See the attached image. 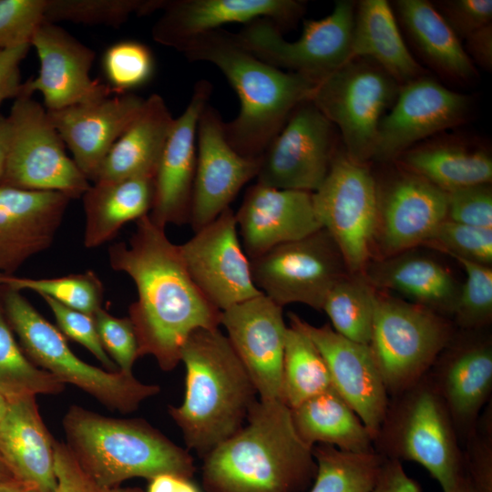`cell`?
<instances>
[{"instance_id":"6da1fadb","label":"cell","mask_w":492,"mask_h":492,"mask_svg":"<svg viewBox=\"0 0 492 492\" xmlns=\"http://www.w3.org/2000/svg\"><path fill=\"white\" fill-rule=\"evenodd\" d=\"M113 270L134 282L138 300L129 306L139 357L150 354L166 372L180 362L188 337L198 329L219 328L220 311L202 294L189 274L178 245L149 214L137 220L129 244L109 248Z\"/></svg>"},{"instance_id":"7a4b0ae2","label":"cell","mask_w":492,"mask_h":492,"mask_svg":"<svg viewBox=\"0 0 492 492\" xmlns=\"http://www.w3.org/2000/svg\"><path fill=\"white\" fill-rule=\"evenodd\" d=\"M313 447L282 400H257L244 425L204 456V492H302L314 479Z\"/></svg>"},{"instance_id":"3957f363","label":"cell","mask_w":492,"mask_h":492,"mask_svg":"<svg viewBox=\"0 0 492 492\" xmlns=\"http://www.w3.org/2000/svg\"><path fill=\"white\" fill-rule=\"evenodd\" d=\"M179 51L191 61L215 65L240 99L237 117L224 123L228 143L240 155L259 159L293 109L309 100L316 83L271 66L222 28L198 36Z\"/></svg>"},{"instance_id":"277c9868","label":"cell","mask_w":492,"mask_h":492,"mask_svg":"<svg viewBox=\"0 0 492 492\" xmlns=\"http://www.w3.org/2000/svg\"><path fill=\"white\" fill-rule=\"evenodd\" d=\"M180 361L186 369L184 398L169 413L188 448L202 458L244 425L258 394L219 328L191 333Z\"/></svg>"},{"instance_id":"5b68a950","label":"cell","mask_w":492,"mask_h":492,"mask_svg":"<svg viewBox=\"0 0 492 492\" xmlns=\"http://www.w3.org/2000/svg\"><path fill=\"white\" fill-rule=\"evenodd\" d=\"M62 425L65 444L103 487H118L133 477L150 480L161 474L192 478L196 472L190 452L143 419L112 418L73 405Z\"/></svg>"},{"instance_id":"8992f818","label":"cell","mask_w":492,"mask_h":492,"mask_svg":"<svg viewBox=\"0 0 492 492\" xmlns=\"http://www.w3.org/2000/svg\"><path fill=\"white\" fill-rule=\"evenodd\" d=\"M374 447L385 459L420 464L443 492L465 472L454 422L428 373L389 400Z\"/></svg>"},{"instance_id":"52a82bcc","label":"cell","mask_w":492,"mask_h":492,"mask_svg":"<svg viewBox=\"0 0 492 492\" xmlns=\"http://www.w3.org/2000/svg\"><path fill=\"white\" fill-rule=\"evenodd\" d=\"M3 289L2 309L24 352L34 364L58 381L79 387L108 409L121 413L135 411L144 400L159 393L157 384H143L132 374L103 370L82 361L60 331L20 292Z\"/></svg>"},{"instance_id":"ba28073f","label":"cell","mask_w":492,"mask_h":492,"mask_svg":"<svg viewBox=\"0 0 492 492\" xmlns=\"http://www.w3.org/2000/svg\"><path fill=\"white\" fill-rule=\"evenodd\" d=\"M452 341V328L417 303L375 295L369 347L388 395L421 380Z\"/></svg>"},{"instance_id":"9c48e42d","label":"cell","mask_w":492,"mask_h":492,"mask_svg":"<svg viewBox=\"0 0 492 492\" xmlns=\"http://www.w3.org/2000/svg\"><path fill=\"white\" fill-rule=\"evenodd\" d=\"M400 85L374 62L353 57L317 82L310 101L340 131L349 158L372 160L379 123Z\"/></svg>"},{"instance_id":"30bf717a","label":"cell","mask_w":492,"mask_h":492,"mask_svg":"<svg viewBox=\"0 0 492 492\" xmlns=\"http://www.w3.org/2000/svg\"><path fill=\"white\" fill-rule=\"evenodd\" d=\"M355 6V1H336L330 15L304 20L302 35L293 42L285 40L278 26L266 18L247 24L234 35L261 61L317 83L353 58Z\"/></svg>"},{"instance_id":"8fae6325","label":"cell","mask_w":492,"mask_h":492,"mask_svg":"<svg viewBox=\"0 0 492 492\" xmlns=\"http://www.w3.org/2000/svg\"><path fill=\"white\" fill-rule=\"evenodd\" d=\"M10 145L1 185L83 196L90 184L65 149L46 109L32 96H18L7 116Z\"/></svg>"},{"instance_id":"7c38bea8","label":"cell","mask_w":492,"mask_h":492,"mask_svg":"<svg viewBox=\"0 0 492 492\" xmlns=\"http://www.w3.org/2000/svg\"><path fill=\"white\" fill-rule=\"evenodd\" d=\"M313 201L323 228L336 244L351 272L367 266L378 224V196L367 166L336 150Z\"/></svg>"},{"instance_id":"4fadbf2b","label":"cell","mask_w":492,"mask_h":492,"mask_svg":"<svg viewBox=\"0 0 492 492\" xmlns=\"http://www.w3.org/2000/svg\"><path fill=\"white\" fill-rule=\"evenodd\" d=\"M250 261L255 286L274 302L282 307L299 302L317 311H322L329 291L347 269L323 228Z\"/></svg>"},{"instance_id":"5bb4252c","label":"cell","mask_w":492,"mask_h":492,"mask_svg":"<svg viewBox=\"0 0 492 492\" xmlns=\"http://www.w3.org/2000/svg\"><path fill=\"white\" fill-rule=\"evenodd\" d=\"M334 126L310 100L298 105L259 158L257 182L314 192L336 152Z\"/></svg>"},{"instance_id":"9a60e30c","label":"cell","mask_w":492,"mask_h":492,"mask_svg":"<svg viewBox=\"0 0 492 492\" xmlns=\"http://www.w3.org/2000/svg\"><path fill=\"white\" fill-rule=\"evenodd\" d=\"M178 248L197 287L220 312L262 293L253 282L231 208Z\"/></svg>"},{"instance_id":"2e32d148","label":"cell","mask_w":492,"mask_h":492,"mask_svg":"<svg viewBox=\"0 0 492 492\" xmlns=\"http://www.w3.org/2000/svg\"><path fill=\"white\" fill-rule=\"evenodd\" d=\"M470 110L466 95L425 75L401 85L382 118L372 159L387 162L436 133L461 124Z\"/></svg>"},{"instance_id":"e0dca14e","label":"cell","mask_w":492,"mask_h":492,"mask_svg":"<svg viewBox=\"0 0 492 492\" xmlns=\"http://www.w3.org/2000/svg\"><path fill=\"white\" fill-rule=\"evenodd\" d=\"M30 46L36 51L39 70L35 78L22 84L20 95L41 93L46 110L95 102L113 93L107 84L90 77L95 52L64 28L45 21Z\"/></svg>"},{"instance_id":"ac0fdd59","label":"cell","mask_w":492,"mask_h":492,"mask_svg":"<svg viewBox=\"0 0 492 492\" xmlns=\"http://www.w3.org/2000/svg\"><path fill=\"white\" fill-rule=\"evenodd\" d=\"M220 324L247 370L260 400H281L287 326L282 307L265 294L220 313Z\"/></svg>"},{"instance_id":"d6986e66","label":"cell","mask_w":492,"mask_h":492,"mask_svg":"<svg viewBox=\"0 0 492 492\" xmlns=\"http://www.w3.org/2000/svg\"><path fill=\"white\" fill-rule=\"evenodd\" d=\"M197 163L190 223L194 231L230 208L241 189L259 170V159L240 155L228 143L224 122L209 104L197 128Z\"/></svg>"},{"instance_id":"ffe728a7","label":"cell","mask_w":492,"mask_h":492,"mask_svg":"<svg viewBox=\"0 0 492 492\" xmlns=\"http://www.w3.org/2000/svg\"><path fill=\"white\" fill-rule=\"evenodd\" d=\"M291 324L304 332L328 367L332 384L375 438L385 416L389 395L369 345L355 343L330 325L314 326L290 313Z\"/></svg>"},{"instance_id":"44dd1931","label":"cell","mask_w":492,"mask_h":492,"mask_svg":"<svg viewBox=\"0 0 492 492\" xmlns=\"http://www.w3.org/2000/svg\"><path fill=\"white\" fill-rule=\"evenodd\" d=\"M211 91V84L207 80L195 84L185 110L174 119L159 161L149 216L162 228L169 223H190L197 163V128Z\"/></svg>"},{"instance_id":"7402d4cb","label":"cell","mask_w":492,"mask_h":492,"mask_svg":"<svg viewBox=\"0 0 492 492\" xmlns=\"http://www.w3.org/2000/svg\"><path fill=\"white\" fill-rule=\"evenodd\" d=\"M305 5L298 0H165L151 34L155 42L179 50L198 36L230 23L266 18L280 29L294 26Z\"/></svg>"},{"instance_id":"603a6c76","label":"cell","mask_w":492,"mask_h":492,"mask_svg":"<svg viewBox=\"0 0 492 492\" xmlns=\"http://www.w3.org/2000/svg\"><path fill=\"white\" fill-rule=\"evenodd\" d=\"M377 196L375 237L390 255L426 242L446 219V192L406 169L377 186Z\"/></svg>"},{"instance_id":"cb8c5ba5","label":"cell","mask_w":492,"mask_h":492,"mask_svg":"<svg viewBox=\"0 0 492 492\" xmlns=\"http://www.w3.org/2000/svg\"><path fill=\"white\" fill-rule=\"evenodd\" d=\"M235 218L250 260L323 229L312 192L275 189L258 182L247 190Z\"/></svg>"},{"instance_id":"d4e9b609","label":"cell","mask_w":492,"mask_h":492,"mask_svg":"<svg viewBox=\"0 0 492 492\" xmlns=\"http://www.w3.org/2000/svg\"><path fill=\"white\" fill-rule=\"evenodd\" d=\"M144 102L139 96L125 93L46 111L77 168L94 181L108 153Z\"/></svg>"},{"instance_id":"484cf974","label":"cell","mask_w":492,"mask_h":492,"mask_svg":"<svg viewBox=\"0 0 492 492\" xmlns=\"http://www.w3.org/2000/svg\"><path fill=\"white\" fill-rule=\"evenodd\" d=\"M67 196L0 185V274L11 275L55 239Z\"/></svg>"},{"instance_id":"4316f807","label":"cell","mask_w":492,"mask_h":492,"mask_svg":"<svg viewBox=\"0 0 492 492\" xmlns=\"http://www.w3.org/2000/svg\"><path fill=\"white\" fill-rule=\"evenodd\" d=\"M428 372L457 435L467 437L492 390V347L488 341L456 346Z\"/></svg>"},{"instance_id":"83f0119b","label":"cell","mask_w":492,"mask_h":492,"mask_svg":"<svg viewBox=\"0 0 492 492\" xmlns=\"http://www.w3.org/2000/svg\"><path fill=\"white\" fill-rule=\"evenodd\" d=\"M54 444L36 396L9 402L0 422V453L16 479L39 492H55Z\"/></svg>"},{"instance_id":"f1b7e54d","label":"cell","mask_w":492,"mask_h":492,"mask_svg":"<svg viewBox=\"0 0 492 492\" xmlns=\"http://www.w3.org/2000/svg\"><path fill=\"white\" fill-rule=\"evenodd\" d=\"M174 119L159 94L145 102L105 158L93 183L154 178Z\"/></svg>"},{"instance_id":"f546056e","label":"cell","mask_w":492,"mask_h":492,"mask_svg":"<svg viewBox=\"0 0 492 492\" xmlns=\"http://www.w3.org/2000/svg\"><path fill=\"white\" fill-rule=\"evenodd\" d=\"M392 8L416 53L436 73L456 82H468L477 76L461 40L433 3L396 0Z\"/></svg>"},{"instance_id":"4dcf8cb0","label":"cell","mask_w":492,"mask_h":492,"mask_svg":"<svg viewBox=\"0 0 492 492\" xmlns=\"http://www.w3.org/2000/svg\"><path fill=\"white\" fill-rule=\"evenodd\" d=\"M365 280L371 286L405 294L437 314H453L460 290L440 263L406 251L371 263Z\"/></svg>"},{"instance_id":"1f68e13d","label":"cell","mask_w":492,"mask_h":492,"mask_svg":"<svg viewBox=\"0 0 492 492\" xmlns=\"http://www.w3.org/2000/svg\"><path fill=\"white\" fill-rule=\"evenodd\" d=\"M352 52L353 57L376 64L400 86L426 75L408 50L386 0L356 2Z\"/></svg>"},{"instance_id":"d6a6232c","label":"cell","mask_w":492,"mask_h":492,"mask_svg":"<svg viewBox=\"0 0 492 492\" xmlns=\"http://www.w3.org/2000/svg\"><path fill=\"white\" fill-rule=\"evenodd\" d=\"M403 167L443 190L490 183L492 159L484 148L456 138H436L407 149Z\"/></svg>"},{"instance_id":"836d02e7","label":"cell","mask_w":492,"mask_h":492,"mask_svg":"<svg viewBox=\"0 0 492 492\" xmlns=\"http://www.w3.org/2000/svg\"><path fill=\"white\" fill-rule=\"evenodd\" d=\"M154 178L134 177L93 183L83 194L86 216L84 245L96 248L112 240L120 228L149 213Z\"/></svg>"},{"instance_id":"e575fe53","label":"cell","mask_w":492,"mask_h":492,"mask_svg":"<svg viewBox=\"0 0 492 492\" xmlns=\"http://www.w3.org/2000/svg\"><path fill=\"white\" fill-rule=\"evenodd\" d=\"M291 413L299 436L311 447L323 444L352 453L375 452L367 428L333 387Z\"/></svg>"},{"instance_id":"d590c367","label":"cell","mask_w":492,"mask_h":492,"mask_svg":"<svg viewBox=\"0 0 492 492\" xmlns=\"http://www.w3.org/2000/svg\"><path fill=\"white\" fill-rule=\"evenodd\" d=\"M331 387L328 367L316 345L291 324L285 337L281 400L292 409Z\"/></svg>"},{"instance_id":"8d00e7d4","label":"cell","mask_w":492,"mask_h":492,"mask_svg":"<svg viewBox=\"0 0 492 492\" xmlns=\"http://www.w3.org/2000/svg\"><path fill=\"white\" fill-rule=\"evenodd\" d=\"M312 450L317 470L310 492H372L384 460L376 452L352 453L323 444Z\"/></svg>"},{"instance_id":"74e56055","label":"cell","mask_w":492,"mask_h":492,"mask_svg":"<svg viewBox=\"0 0 492 492\" xmlns=\"http://www.w3.org/2000/svg\"><path fill=\"white\" fill-rule=\"evenodd\" d=\"M375 295L365 279L345 274L333 285L322 310L330 318L336 333L355 343L369 345Z\"/></svg>"},{"instance_id":"f35d334b","label":"cell","mask_w":492,"mask_h":492,"mask_svg":"<svg viewBox=\"0 0 492 492\" xmlns=\"http://www.w3.org/2000/svg\"><path fill=\"white\" fill-rule=\"evenodd\" d=\"M65 388L47 371L34 364L18 346L0 306V394L8 402L36 395H56Z\"/></svg>"},{"instance_id":"ab89813d","label":"cell","mask_w":492,"mask_h":492,"mask_svg":"<svg viewBox=\"0 0 492 492\" xmlns=\"http://www.w3.org/2000/svg\"><path fill=\"white\" fill-rule=\"evenodd\" d=\"M0 284L21 292L29 290L61 304L94 315L101 307L104 287L92 271L56 278L35 279L0 274Z\"/></svg>"},{"instance_id":"60d3db41","label":"cell","mask_w":492,"mask_h":492,"mask_svg":"<svg viewBox=\"0 0 492 492\" xmlns=\"http://www.w3.org/2000/svg\"><path fill=\"white\" fill-rule=\"evenodd\" d=\"M165 0H46L45 21L119 26L131 15L162 9Z\"/></svg>"},{"instance_id":"b9f144b4","label":"cell","mask_w":492,"mask_h":492,"mask_svg":"<svg viewBox=\"0 0 492 492\" xmlns=\"http://www.w3.org/2000/svg\"><path fill=\"white\" fill-rule=\"evenodd\" d=\"M102 67L112 92L125 94L150 81L155 71V59L146 45L136 40H123L106 49Z\"/></svg>"},{"instance_id":"7bdbcfd3","label":"cell","mask_w":492,"mask_h":492,"mask_svg":"<svg viewBox=\"0 0 492 492\" xmlns=\"http://www.w3.org/2000/svg\"><path fill=\"white\" fill-rule=\"evenodd\" d=\"M466 272L465 283L453 313L456 323L464 329H477L487 324L492 317V268L456 259Z\"/></svg>"},{"instance_id":"ee69618b","label":"cell","mask_w":492,"mask_h":492,"mask_svg":"<svg viewBox=\"0 0 492 492\" xmlns=\"http://www.w3.org/2000/svg\"><path fill=\"white\" fill-rule=\"evenodd\" d=\"M455 259L490 266L492 229L475 227L446 219L426 241Z\"/></svg>"},{"instance_id":"f6af8a7d","label":"cell","mask_w":492,"mask_h":492,"mask_svg":"<svg viewBox=\"0 0 492 492\" xmlns=\"http://www.w3.org/2000/svg\"><path fill=\"white\" fill-rule=\"evenodd\" d=\"M46 0H0V50L30 41L45 22Z\"/></svg>"},{"instance_id":"bcb514c9","label":"cell","mask_w":492,"mask_h":492,"mask_svg":"<svg viewBox=\"0 0 492 492\" xmlns=\"http://www.w3.org/2000/svg\"><path fill=\"white\" fill-rule=\"evenodd\" d=\"M103 348L118 365L119 371L132 374L135 361L139 357L138 343L129 317H116L103 308L94 314Z\"/></svg>"},{"instance_id":"7dc6e473","label":"cell","mask_w":492,"mask_h":492,"mask_svg":"<svg viewBox=\"0 0 492 492\" xmlns=\"http://www.w3.org/2000/svg\"><path fill=\"white\" fill-rule=\"evenodd\" d=\"M464 470L475 492H492V414L487 408L466 437Z\"/></svg>"},{"instance_id":"c3c4849f","label":"cell","mask_w":492,"mask_h":492,"mask_svg":"<svg viewBox=\"0 0 492 492\" xmlns=\"http://www.w3.org/2000/svg\"><path fill=\"white\" fill-rule=\"evenodd\" d=\"M42 298L49 306L63 333L86 347L108 371H119L102 346L94 315L68 308L50 297L43 295Z\"/></svg>"},{"instance_id":"681fc988","label":"cell","mask_w":492,"mask_h":492,"mask_svg":"<svg viewBox=\"0 0 492 492\" xmlns=\"http://www.w3.org/2000/svg\"><path fill=\"white\" fill-rule=\"evenodd\" d=\"M446 219L455 222L492 229V188L490 183L477 184L450 191Z\"/></svg>"},{"instance_id":"f907efd6","label":"cell","mask_w":492,"mask_h":492,"mask_svg":"<svg viewBox=\"0 0 492 492\" xmlns=\"http://www.w3.org/2000/svg\"><path fill=\"white\" fill-rule=\"evenodd\" d=\"M433 5L459 39L492 24L491 0H442Z\"/></svg>"},{"instance_id":"816d5d0a","label":"cell","mask_w":492,"mask_h":492,"mask_svg":"<svg viewBox=\"0 0 492 492\" xmlns=\"http://www.w3.org/2000/svg\"><path fill=\"white\" fill-rule=\"evenodd\" d=\"M55 492H144L138 487H108L97 483L79 466L67 445L55 440Z\"/></svg>"},{"instance_id":"f5cc1de1","label":"cell","mask_w":492,"mask_h":492,"mask_svg":"<svg viewBox=\"0 0 492 492\" xmlns=\"http://www.w3.org/2000/svg\"><path fill=\"white\" fill-rule=\"evenodd\" d=\"M30 44L0 50V105L16 98L21 92L20 65L26 56Z\"/></svg>"},{"instance_id":"db71d44e","label":"cell","mask_w":492,"mask_h":492,"mask_svg":"<svg viewBox=\"0 0 492 492\" xmlns=\"http://www.w3.org/2000/svg\"><path fill=\"white\" fill-rule=\"evenodd\" d=\"M372 492H421V489L407 476L400 461L384 458Z\"/></svg>"},{"instance_id":"11a10c76","label":"cell","mask_w":492,"mask_h":492,"mask_svg":"<svg viewBox=\"0 0 492 492\" xmlns=\"http://www.w3.org/2000/svg\"><path fill=\"white\" fill-rule=\"evenodd\" d=\"M465 40V51L473 64L490 71L492 69V24L475 31Z\"/></svg>"},{"instance_id":"9f6ffc18","label":"cell","mask_w":492,"mask_h":492,"mask_svg":"<svg viewBox=\"0 0 492 492\" xmlns=\"http://www.w3.org/2000/svg\"><path fill=\"white\" fill-rule=\"evenodd\" d=\"M146 492H201V490L192 478L174 474H161L149 480Z\"/></svg>"},{"instance_id":"6f0895ef","label":"cell","mask_w":492,"mask_h":492,"mask_svg":"<svg viewBox=\"0 0 492 492\" xmlns=\"http://www.w3.org/2000/svg\"><path fill=\"white\" fill-rule=\"evenodd\" d=\"M10 133V123L7 116L0 114V185L5 174L8 157Z\"/></svg>"},{"instance_id":"680465c9","label":"cell","mask_w":492,"mask_h":492,"mask_svg":"<svg viewBox=\"0 0 492 492\" xmlns=\"http://www.w3.org/2000/svg\"><path fill=\"white\" fill-rule=\"evenodd\" d=\"M29 486L18 479L0 483V492H24Z\"/></svg>"},{"instance_id":"91938a15","label":"cell","mask_w":492,"mask_h":492,"mask_svg":"<svg viewBox=\"0 0 492 492\" xmlns=\"http://www.w3.org/2000/svg\"><path fill=\"white\" fill-rule=\"evenodd\" d=\"M448 492H475L465 472L448 490Z\"/></svg>"},{"instance_id":"94428289","label":"cell","mask_w":492,"mask_h":492,"mask_svg":"<svg viewBox=\"0 0 492 492\" xmlns=\"http://www.w3.org/2000/svg\"><path fill=\"white\" fill-rule=\"evenodd\" d=\"M16 479L0 453V483Z\"/></svg>"},{"instance_id":"6125c7cd","label":"cell","mask_w":492,"mask_h":492,"mask_svg":"<svg viewBox=\"0 0 492 492\" xmlns=\"http://www.w3.org/2000/svg\"><path fill=\"white\" fill-rule=\"evenodd\" d=\"M9 405L8 400L0 394V422L4 418L5 415L7 412Z\"/></svg>"},{"instance_id":"be15d7a7","label":"cell","mask_w":492,"mask_h":492,"mask_svg":"<svg viewBox=\"0 0 492 492\" xmlns=\"http://www.w3.org/2000/svg\"><path fill=\"white\" fill-rule=\"evenodd\" d=\"M24 492H39V491L33 487H28Z\"/></svg>"},{"instance_id":"e7e4bbea","label":"cell","mask_w":492,"mask_h":492,"mask_svg":"<svg viewBox=\"0 0 492 492\" xmlns=\"http://www.w3.org/2000/svg\"><path fill=\"white\" fill-rule=\"evenodd\" d=\"M2 289H3V287H2V285L0 284V306H1V304H2V302H1V296H2V291H3Z\"/></svg>"}]
</instances>
